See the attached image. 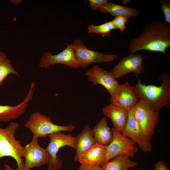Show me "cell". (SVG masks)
Returning a JSON list of instances; mask_svg holds the SVG:
<instances>
[{
  "instance_id": "cell-1",
  "label": "cell",
  "mask_w": 170,
  "mask_h": 170,
  "mask_svg": "<svg viewBox=\"0 0 170 170\" xmlns=\"http://www.w3.org/2000/svg\"><path fill=\"white\" fill-rule=\"evenodd\" d=\"M170 46V24L162 21L147 24L142 32L130 42L128 49L131 54L142 50L167 54Z\"/></svg>"
},
{
  "instance_id": "cell-2",
  "label": "cell",
  "mask_w": 170,
  "mask_h": 170,
  "mask_svg": "<svg viewBox=\"0 0 170 170\" xmlns=\"http://www.w3.org/2000/svg\"><path fill=\"white\" fill-rule=\"evenodd\" d=\"M138 82L133 87L140 100L147 103L155 110L159 112L170 103V76L168 73L163 72L159 77L162 83L160 86L146 85L142 83L136 75Z\"/></svg>"
},
{
  "instance_id": "cell-3",
  "label": "cell",
  "mask_w": 170,
  "mask_h": 170,
  "mask_svg": "<svg viewBox=\"0 0 170 170\" xmlns=\"http://www.w3.org/2000/svg\"><path fill=\"white\" fill-rule=\"evenodd\" d=\"M19 126L18 123L12 122L5 128H0V159L5 156L12 157L18 167L13 169L8 164H4V170H25L24 149L21 141L16 139L15 134Z\"/></svg>"
},
{
  "instance_id": "cell-4",
  "label": "cell",
  "mask_w": 170,
  "mask_h": 170,
  "mask_svg": "<svg viewBox=\"0 0 170 170\" xmlns=\"http://www.w3.org/2000/svg\"><path fill=\"white\" fill-rule=\"evenodd\" d=\"M33 134L38 138H45L48 135L58 132H72L75 126L71 124L66 126L57 125L54 123L50 116L38 111L31 114L25 125Z\"/></svg>"
},
{
  "instance_id": "cell-5",
  "label": "cell",
  "mask_w": 170,
  "mask_h": 170,
  "mask_svg": "<svg viewBox=\"0 0 170 170\" xmlns=\"http://www.w3.org/2000/svg\"><path fill=\"white\" fill-rule=\"evenodd\" d=\"M111 130L113 137L111 142L107 146L106 155L103 164L121 155H126L130 158L134 157L138 151L137 145L113 128Z\"/></svg>"
},
{
  "instance_id": "cell-6",
  "label": "cell",
  "mask_w": 170,
  "mask_h": 170,
  "mask_svg": "<svg viewBox=\"0 0 170 170\" xmlns=\"http://www.w3.org/2000/svg\"><path fill=\"white\" fill-rule=\"evenodd\" d=\"M132 110L135 118L144 134L151 140L159 121V112L140 100Z\"/></svg>"
},
{
  "instance_id": "cell-7",
  "label": "cell",
  "mask_w": 170,
  "mask_h": 170,
  "mask_svg": "<svg viewBox=\"0 0 170 170\" xmlns=\"http://www.w3.org/2000/svg\"><path fill=\"white\" fill-rule=\"evenodd\" d=\"M48 136L50 141L45 148L51 156V159L48 164V170H59L62 165V160L57 155L59 150L65 146H69L76 150V139L71 133L65 134L61 132H55Z\"/></svg>"
},
{
  "instance_id": "cell-8",
  "label": "cell",
  "mask_w": 170,
  "mask_h": 170,
  "mask_svg": "<svg viewBox=\"0 0 170 170\" xmlns=\"http://www.w3.org/2000/svg\"><path fill=\"white\" fill-rule=\"evenodd\" d=\"M74 46L76 57L80 66L87 67L91 63H107L118 58L116 54H107L91 50L79 39L75 40L72 43Z\"/></svg>"
},
{
  "instance_id": "cell-9",
  "label": "cell",
  "mask_w": 170,
  "mask_h": 170,
  "mask_svg": "<svg viewBox=\"0 0 170 170\" xmlns=\"http://www.w3.org/2000/svg\"><path fill=\"white\" fill-rule=\"evenodd\" d=\"M38 138L33 136L31 141L24 147L25 170L48 164L50 162L51 156L46 148L39 145Z\"/></svg>"
},
{
  "instance_id": "cell-10",
  "label": "cell",
  "mask_w": 170,
  "mask_h": 170,
  "mask_svg": "<svg viewBox=\"0 0 170 170\" xmlns=\"http://www.w3.org/2000/svg\"><path fill=\"white\" fill-rule=\"evenodd\" d=\"M66 45L65 48L57 54L53 55L48 51L44 52L40 60V67L47 69L56 64H61L73 69L79 68L73 44H66Z\"/></svg>"
},
{
  "instance_id": "cell-11",
  "label": "cell",
  "mask_w": 170,
  "mask_h": 170,
  "mask_svg": "<svg viewBox=\"0 0 170 170\" xmlns=\"http://www.w3.org/2000/svg\"><path fill=\"white\" fill-rule=\"evenodd\" d=\"M121 133L134 142L144 152L151 151L150 140L145 135L141 129L135 118L132 110L129 112L127 121Z\"/></svg>"
},
{
  "instance_id": "cell-12",
  "label": "cell",
  "mask_w": 170,
  "mask_h": 170,
  "mask_svg": "<svg viewBox=\"0 0 170 170\" xmlns=\"http://www.w3.org/2000/svg\"><path fill=\"white\" fill-rule=\"evenodd\" d=\"M110 101L111 104L130 111L139 102L140 99L133 87L126 82L119 85L115 93L111 96Z\"/></svg>"
},
{
  "instance_id": "cell-13",
  "label": "cell",
  "mask_w": 170,
  "mask_h": 170,
  "mask_svg": "<svg viewBox=\"0 0 170 170\" xmlns=\"http://www.w3.org/2000/svg\"><path fill=\"white\" fill-rule=\"evenodd\" d=\"M89 81L93 85L99 84L107 90L111 96L116 92L119 85L110 72L105 70L98 65L93 66L85 73Z\"/></svg>"
},
{
  "instance_id": "cell-14",
  "label": "cell",
  "mask_w": 170,
  "mask_h": 170,
  "mask_svg": "<svg viewBox=\"0 0 170 170\" xmlns=\"http://www.w3.org/2000/svg\"><path fill=\"white\" fill-rule=\"evenodd\" d=\"M142 55L131 53L123 57L110 71V72L116 79L131 72H134L136 75L141 74L144 69Z\"/></svg>"
},
{
  "instance_id": "cell-15",
  "label": "cell",
  "mask_w": 170,
  "mask_h": 170,
  "mask_svg": "<svg viewBox=\"0 0 170 170\" xmlns=\"http://www.w3.org/2000/svg\"><path fill=\"white\" fill-rule=\"evenodd\" d=\"M35 86V82L32 81L27 94L18 105L14 106L0 105V122H9L18 118L25 113L34 95Z\"/></svg>"
},
{
  "instance_id": "cell-16",
  "label": "cell",
  "mask_w": 170,
  "mask_h": 170,
  "mask_svg": "<svg viewBox=\"0 0 170 170\" xmlns=\"http://www.w3.org/2000/svg\"><path fill=\"white\" fill-rule=\"evenodd\" d=\"M107 145L96 143L79 156L77 160L81 164L101 166L105 159Z\"/></svg>"
},
{
  "instance_id": "cell-17",
  "label": "cell",
  "mask_w": 170,
  "mask_h": 170,
  "mask_svg": "<svg viewBox=\"0 0 170 170\" xmlns=\"http://www.w3.org/2000/svg\"><path fill=\"white\" fill-rule=\"evenodd\" d=\"M130 111L111 104L102 109L103 113L110 119L113 128L121 132L126 124Z\"/></svg>"
},
{
  "instance_id": "cell-18",
  "label": "cell",
  "mask_w": 170,
  "mask_h": 170,
  "mask_svg": "<svg viewBox=\"0 0 170 170\" xmlns=\"http://www.w3.org/2000/svg\"><path fill=\"white\" fill-rule=\"evenodd\" d=\"M76 153L73 160L77 162L78 156L96 143L93 129L88 125H85L76 137Z\"/></svg>"
},
{
  "instance_id": "cell-19",
  "label": "cell",
  "mask_w": 170,
  "mask_h": 170,
  "mask_svg": "<svg viewBox=\"0 0 170 170\" xmlns=\"http://www.w3.org/2000/svg\"><path fill=\"white\" fill-rule=\"evenodd\" d=\"M93 129L96 143L107 145L111 142L113 134L111 129L108 125L106 117L102 118Z\"/></svg>"
},
{
  "instance_id": "cell-20",
  "label": "cell",
  "mask_w": 170,
  "mask_h": 170,
  "mask_svg": "<svg viewBox=\"0 0 170 170\" xmlns=\"http://www.w3.org/2000/svg\"><path fill=\"white\" fill-rule=\"evenodd\" d=\"M138 163L126 155H121L112 158L101 166V170H128Z\"/></svg>"
},
{
  "instance_id": "cell-21",
  "label": "cell",
  "mask_w": 170,
  "mask_h": 170,
  "mask_svg": "<svg viewBox=\"0 0 170 170\" xmlns=\"http://www.w3.org/2000/svg\"><path fill=\"white\" fill-rule=\"evenodd\" d=\"M98 10L101 13H108L114 17L122 15L136 17L139 14L137 9L128 8L110 1L105 5L100 8Z\"/></svg>"
},
{
  "instance_id": "cell-22",
  "label": "cell",
  "mask_w": 170,
  "mask_h": 170,
  "mask_svg": "<svg viewBox=\"0 0 170 170\" xmlns=\"http://www.w3.org/2000/svg\"><path fill=\"white\" fill-rule=\"evenodd\" d=\"M11 74L20 77L19 74L12 65L11 61L6 54L0 50V87L7 76Z\"/></svg>"
},
{
  "instance_id": "cell-23",
  "label": "cell",
  "mask_w": 170,
  "mask_h": 170,
  "mask_svg": "<svg viewBox=\"0 0 170 170\" xmlns=\"http://www.w3.org/2000/svg\"><path fill=\"white\" fill-rule=\"evenodd\" d=\"M87 29L88 33L100 34L103 37H108L111 31L116 29L111 20L99 25H90L88 26Z\"/></svg>"
},
{
  "instance_id": "cell-24",
  "label": "cell",
  "mask_w": 170,
  "mask_h": 170,
  "mask_svg": "<svg viewBox=\"0 0 170 170\" xmlns=\"http://www.w3.org/2000/svg\"><path fill=\"white\" fill-rule=\"evenodd\" d=\"M130 17L127 15H122L115 17L112 20L116 29L119 30L121 32H122L126 29V24Z\"/></svg>"
},
{
  "instance_id": "cell-25",
  "label": "cell",
  "mask_w": 170,
  "mask_h": 170,
  "mask_svg": "<svg viewBox=\"0 0 170 170\" xmlns=\"http://www.w3.org/2000/svg\"><path fill=\"white\" fill-rule=\"evenodd\" d=\"M166 22L170 24V2L167 0H159Z\"/></svg>"
},
{
  "instance_id": "cell-26",
  "label": "cell",
  "mask_w": 170,
  "mask_h": 170,
  "mask_svg": "<svg viewBox=\"0 0 170 170\" xmlns=\"http://www.w3.org/2000/svg\"><path fill=\"white\" fill-rule=\"evenodd\" d=\"M89 6L92 10L96 11L101 7L103 6L108 2L107 0H88Z\"/></svg>"
},
{
  "instance_id": "cell-27",
  "label": "cell",
  "mask_w": 170,
  "mask_h": 170,
  "mask_svg": "<svg viewBox=\"0 0 170 170\" xmlns=\"http://www.w3.org/2000/svg\"><path fill=\"white\" fill-rule=\"evenodd\" d=\"M78 170H101V166L97 165L81 164Z\"/></svg>"
},
{
  "instance_id": "cell-28",
  "label": "cell",
  "mask_w": 170,
  "mask_h": 170,
  "mask_svg": "<svg viewBox=\"0 0 170 170\" xmlns=\"http://www.w3.org/2000/svg\"><path fill=\"white\" fill-rule=\"evenodd\" d=\"M153 170H169V169L164 162L159 161L154 164Z\"/></svg>"
},
{
  "instance_id": "cell-29",
  "label": "cell",
  "mask_w": 170,
  "mask_h": 170,
  "mask_svg": "<svg viewBox=\"0 0 170 170\" xmlns=\"http://www.w3.org/2000/svg\"><path fill=\"white\" fill-rule=\"evenodd\" d=\"M136 170H144L143 169H139Z\"/></svg>"
}]
</instances>
